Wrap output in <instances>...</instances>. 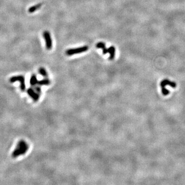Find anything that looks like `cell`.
Here are the masks:
<instances>
[{
	"label": "cell",
	"instance_id": "7",
	"mask_svg": "<svg viewBox=\"0 0 185 185\" xmlns=\"http://www.w3.org/2000/svg\"><path fill=\"white\" fill-rule=\"evenodd\" d=\"M30 82V84L31 85H35L37 83V80L35 75H33L31 76Z\"/></svg>",
	"mask_w": 185,
	"mask_h": 185
},
{
	"label": "cell",
	"instance_id": "4",
	"mask_svg": "<svg viewBox=\"0 0 185 185\" xmlns=\"http://www.w3.org/2000/svg\"><path fill=\"white\" fill-rule=\"evenodd\" d=\"M9 81L11 83L15 82L16 81H19L20 83L21 86L20 88L22 91L25 90V78L23 76H13L10 78Z\"/></svg>",
	"mask_w": 185,
	"mask_h": 185
},
{
	"label": "cell",
	"instance_id": "9",
	"mask_svg": "<svg viewBox=\"0 0 185 185\" xmlns=\"http://www.w3.org/2000/svg\"><path fill=\"white\" fill-rule=\"evenodd\" d=\"M39 73L41 75H42L43 76H47V73L44 68L41 67L39 69Z\"/></svg>",
	"mask_w": 185,
	"mask_h": 185
},
{
	"label": "cell",
	"instance_id": "2",
	"mask_svg": "<svg viewBox=\"0 0 185 185\" xmlns=\"http://www.w3.org/2000/svg\"><path fill=\"white\" fill-rule=\"evenodd\" d=\"M88 50V47L87 46H84L79 47L75 49H68L66 51V54L68 56H72L74 54H78L82 53L85 52Z\"/></svg>",
	"mask_w": 185,
	"mask_h": 185
},
{
	"label": "cell",
	"instance_id": "6",
	"mask_svg": "<svg viewBox=\"0 0 185 185\" xmlns=\"http://www.w3.org/2000/svg\"><path fill=\"white\" fill-rule=\"evenodd\" d=\"M42 3H39L38 4H36L34 6H32L29 8L28 9V12L29 13H33L38 9H39L41 6H42Z\"/></svg>",
	"mask_w": 185,
	"mask_h": 185
},
{
	"label": "cell",
	"instance_id": "5",
	"mask_svg": "<svg viewBox=\"0 0 185 185\" xmlns=\"http://www.w3.org/2000/svg\"><path fill=\"white\" fill-rule=\"evenodd\" d=\"M108 53L109 54V59L110 60H113L115 58V52H116V49L114 46H112L109 47L108 49Z\"/></svg>",
	"mask_w": 185,
	"mask_h": 185
},
{
	"label": "cell",
	"instance_id": "1",
	"mask_svg": "<svg viewBox=\"0 0 185 185\" xmlns=\"http://www.w3.org/2000/svg\"><path fill=\"white\" fill-rule=\"evenodd\" d=\"M28 150V146L23 140L20 141L17 145L16 149L13 151L12 154L13 157H17L20 155H23L26 153Z\"/></svg>",
	"mask_w": 185,
	"mask_h": 185
},
{
	"label": "cell",
	"instance_id": "8",
	"mask_svg": "<svg viewBox=\"0 0 185 185\" xmlns=\"http://www.w3.org/2000/svg\"><path fill=\"white\" fill-rule=\"evenodd\" d=\"M96 47H97V48H98V49H104V48L106 47V44L104 42H98L96 44Z\"/></svg>",
	"mask_w": 185,
	"mask_h": 185
},
{
	"label": "cell",
	"instance_id": "3",
	"mask_svg": "<svg viewBox=\"0 0 185 185\" xmlns=\"http://www.w3.org/2000/svg\"><path fill=\"white\" fill-rule=\"evenodd\" d=\"M43 37L45 40L46 47L48 50H50L52 48V40L50 33L48 31H45L43 32Z\"/></svg>",
	"mask_w": 185,
	"mask_h": 185
},
{
	"label": "cell",
	"instance_id": "10",
	"mask_svg": "<svg viewBox=\"0 0 185 185\" xmlns=\"http://www.w3.org/2000/svg\"><path fill=\"white\" fill-rule=\"evenodd\" d=\"M102 53H103V54H106L107 53H108V49H106V47L104 48V49H102Z\"/></svg>",
	"mask_w": 185,
	"mask_h": 185
}]
</instances>
